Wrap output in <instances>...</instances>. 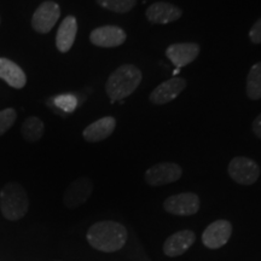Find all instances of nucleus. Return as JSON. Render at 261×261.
Wrapping results in <instances>:
<instances>
[{"label": "nucleus", "instance_id": "f257e3e1", "mask_svg": "<svg viewBox=\"0 0 261 261\" xmlns=\"http://www.w3.org/2000/svg\"><path fill=\"white\" fill-rule=\"evenodd\" d=\"M86 240L96 250L114 253L121 250L128 240V231L122 224L103 220L93 224L86 233Z\"/></svg>", "mask_w": 261, "mask_h": 261}, {"label": "nucleus", "instance_id": "f03ea898", "mask_svg": "<svg viewBox=\"0 0 261 261\" xmlns=\"http://www.w3.org/2000/svg\"><path fill=\"white\" fill-rule=\"evenodd\" d=\"M142 71L135 64H123L110 74L106 84L108 97L112 102L128 97L142 83Z\"/></svg>", "mask_w": 261, "mask_h": 261}, {"label": "nucleus", "instance_id": "7ed1b4c3", "mask_svg": "<svg viewBox=\"0 0 261 261\" xmlns=\"http://www.w3.org/2000/svg\"><path fill=\"white\" fill-rule=\"evenodd\" d=\"M29 198L18 182H8L0 191V211L3 217L10 221H17L27 214Z\"/></svg>", "mask_w": 261, "mask_h": 261}, {"label": "nucleus", "instance_id": "20e7f679", "mask_svg": "<svg viewBox=\"0 0 261 261\" xmlns=\"http://www.w3.org/2000/svg\"><path fill=\"white\" fill-rule=\"evenodd\" d=\"M227 173L234 182L240 185H253L260 177L259 165L249 158L237 156L227 166Z\"/></svg>", "mask_w": 261, "mask_h": 261}, {"label": "nucleus", "instance_id": "39448f33", "mask_svg": "<svg viewBox=\"0 0 261 261\" xmlns=\"http://www.w3.org/2000/svg\"><path fill=\"white\" fill-rule=\"evenodd\" d=\"M200 197L195 192H181L169 196L163 202V210L179 217H190L200 211Z\"/></svg>", "mask_w": 261, "mask_h": 261}, {"label": "nucleus", "instance_id": "423d86ee", "mask_svg": "<svg viewBox=\"0 0 261 261\" xmlns=\"http://www.w3.org/2000/svg\"><path fill=\"white\" fill-rule=\"evenodd\" d=\"M181 175L182 169L178 163L160 162L146 169L144 179L150 187H162L179 180Z\"/></svg>", "mask_w": 261, "mask_h": 261}, {"label": "nucleus", "instance_id": "0eeeda50", "mask_svg": "<svg viewBox=\"0 0 261 261\" xmlns=\"http://www.w3.org/2000/svg\"><path fill=\"white\" fill-rule=\"evenodd\" d=\"M61 17V8L55 2H45L35 10L32 17V27L37 33L47 34Z\"/></svg>", "mask_w": 261, "mask_h": 261}, {"label": "nucleus", "instance_id": "6e6552de", "mask_svg": "<svg viewBox=\"0 0 261 261\" xmlns=\"http://www.w3.org/2000/svg\"><path fill=\"white\" fill-rule=\"evenodd\" d=\"M232 234V224L228 220H215L202 233V243L208 249H219L228 242Z\"/></svg>", "mask_w": 261, "mask_h": 261}, {"label": "nucleus", "instance_id": "1a4fd4ad", "mask_svg": "<svg viewBox=\"0 0 261 261\" xmlns=\"http://www.w3.org/2000/svg\"><path fill=\"white\" fill-rule=\"evenodd\" d=\"M187 80L184 77H172L163 81L158 87H155L154 91L150 93L149 100L155 106H163L172 102L175 99L182 91L187 89Z\"/></svg>", "mask_w": 261, "mask_h": 261}, {"label": "nucleus", "instance_id": "9d476101", "mask_svg": "<svg viewBox=\"0 0 261 261\" xmlns=\"http://www.w3.org/2000/svg\"><path fill=\"white\" fill-rule=\"evenodd\" d=\"M127 34L122 28L116 25H103L93 29L90 34V41L98 47H117L126 41Z\"/></svg>", "mask_w": 261, "mask_h": 261}, {"label": "nucleus", "instance_id": "9b49d317", "mask_svg": "<svg viewBox=\"0 0 261 261\" xmlns=\"http://www.w3.org/2000/svg\"><path fill=\"white\" fill-rule=\"evenodd\" d=\"M93 190V184L89 178H79L74 180L64 192V205L69 210L79 207L90 198Z\"/></svg>", "mask_w": 261, "mask_h": 261}, {"label": "nucleus", "instance_id": "f8f14e48", "mask_svg": "<svg viewBox=\"0 0 261 261\" xmlns=\"http://www.w3.org/2000/svg\"><path fill=\"white\" fill-rule=\"evenodd\" d=\"M200 45L196 42H177L169 45L166 50V56L177 68L190 64L198 57Z\"/></svg>", "mask_w": 261, "mask_h": 261}, {"label": "nucleus", "instance_id": "ddd939ff", "mask_svg": "<svg viewBox=\"0 0 261 261\" xmlns=\"http://www.w3.org/2000/svg\"><path fill=\"white\" fill-rule=\"evenodd\" d=\"M146 18L152 24H168L181 17L182 11L171 3L158 2L146 9Z\"/></svg>", "mask_w": 261, "mask_h": 261}, {"label": "nucleus", "instance_id": "4468645a", "mask_svg": "<svg viewBox=\"0 0 261 261\" xmlns=\"http://www.w3.org/2000/svg\"><path fill=\"white\" fill-rule=\"evenodd\" d=\"M196 241V234L191 230H181L169 236L163 243V253L169 257H177L187 253Z\"/></svg>", "mask_w": 261, "mask_h": 261}, {"label": "nucleus", "instance_id": "2eb2a0df", "mask_svg": "<svg viewBox=\"0 0 261 261\" xmlns=\"http://www.w3.org/2000/svg\"><path fill=\"white\" fill-rule=\"evenodd\" d=\"M116 127V120L113 116H106L97 120L86 127L83 132V137L86 142L97 143L109 138Z\"/></svg>", "mask_w": 261, "mask_h": 261}, {"label": "nucleus", "instance_id": "dca6fc26", "mask_svg": "<svg viewBox=\"0 0 261 261\" xmlns=\"http://www.w3.org/2000/svg\"><path fill=\"white\" fill-rule=\"evenodd\" d=\"M77 34V21L74 16H67L58 28L56 34V47L57 50L65 54L73 47L75 38Z\"/></svg>", "mask_w": 261, "mask_h": 261}, {"label": "nucleus", "instance_id": "f3484780", "mask_svg": "<svg viewBox=\"0 0 261 261\" xmlns=\"http://www.w3.org/2000/svg\"><path fill=\"white\" fill-rule=\"evenodd\" d=\"M0 79L4 80L9 86L18 90L23 89L27 84V76L22 68L4 57H0Z\"/></svg>", "mask_w": 261, "mask_h": 261}, {"label": "nucleus", "instance_id": "a211bd4d", "mask_svg": "<svg viewBox=\"0 0 261 261\" xmlns=\"http://www.w3.org/2000/svg\"><path fill=\"white\" fill-rule=\"evenodd\" d=\"M246 92L252 100H259L261 98V62H257L250 68L247 75Z\"/></svg>", "mask_w": 261, "mask_h": 261}, {"label": "nucleus", "instance_id": "6ab92c4d", "mask_svg": "<svg viewBox=\"0 0 261 261\" xmlns=\"http://www.w3.org/2000/svg\"><path fill=\"white\" fill-rule=\"evenodd\" d=\"M44 122L37 116H29L22 125V136L29 143H35L44 135Z\"/></svg>", "mask_w": 261, "mask_h": 261}, {"label": "nucleus", "instance_id": "aec40b11", "mask_svg": "<svg viewBox=\"0 0 261 261\" xmlns=\"http://www.w3.org/2000/svg\"><path fill=\"white\" fill-rule=\"evenodd\" d=\"M97 4L103 9L116 14H127L137 5L138 0H96Z\"/></svg>", "mask_w": 261, "mask_h": 261}, {"label": "nucleus", "instance_id": "412c9836", "mask_svg": "<svg viewBox=\"0 0 261 261\" xmlns=\"http://www.w3.org/2000/svg\"><path fill=\"white\" fill-rule=\"evenodd\" d=\"M54 103L58 109L65 113H73L77 107V98L74 94H60L54 98Z\"/></svg>", "mask_w": 261, "mask_h": 261}, {"label": "nucleus", "instance_id": "4be33fe9", "mask_svg": "<svg viewBox=\"0 0 261 261\" xmlns=\"http://www.w3.org/2000/svg\"><path fill=\"white\" fill-rule=\"evenodd\" d=\"M17 119V113L12 108H8L0 112V136L5 135Z\"/></svg>", "mask_w": 261, "mask_h": 261}, {"label": "nucleus", "instance_id": "5701e85b", "mask_svg": "<svg viewBox=\"0 0 261 261\" xmlns=\"http://www.w3.org/2000/svg\"><path fill=\"white\" fill-rule=\"evenodd\" d=\"M249 39L253 44L260 45L261 44V18L257 19L253 27L249 31Z\"/></svg>", "mask_w": 261, "mask_h": 261}, {"label": "nucleus", "instance_id": "b1692460", "mask_svg": "<svg viewBox=\"0 0 261 261\" xmlns=\"http://www.w3.org/2000/svg\"><path fill=\"white\" fill-rule=\"evenodd\" d=\"M252 129L254 135H255L259 139H261V114H259V115L255 117V120L253 121Z\"/></svg>", "mask_w": 261, "mask_h": 261}, {"label": "nucleus", "instance_id": "393cba45", "mask_svg": "<svg viewBox=\"0 0 261 261\" xmlns=\"http://www.w3.org/2000/svg\"><path fill=\"white\" fill-rule=\"evenodd\" d=\"M0 23H2V18H0Z\"/></svg>", "mask_w": 261, "mask_h": 261}]
</instances>
